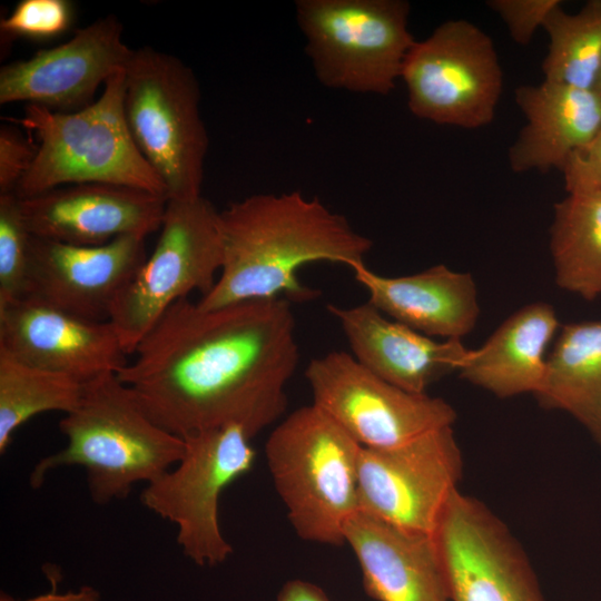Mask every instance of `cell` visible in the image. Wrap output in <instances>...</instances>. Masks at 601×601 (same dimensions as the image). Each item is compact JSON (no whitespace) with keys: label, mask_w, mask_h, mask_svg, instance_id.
<instances>
[{"label":"cell","mask_w":601,"mask_h":601,"mask_svg":"<svg viewBox=\"0 0 601 601\" xmlns=\"http://www.w3.org/2000/svg\"><path fill=\"white\" fill-rule=\"evenodd\" d=\"M451 601H545L506 524L457 490L434 532Z\"/></svg>","instance_id":"cell-13"},{"label":"cell","mask_w":601,"mask_h":601,"mask_svg":"<svg viewBox=\"0 0 601 601\" xmlns=\"http://www.w3.org/2000/svg\"><path fill=\"white\" fill-rule=\"evenodd\" d=\"M352 355L370 372L411 393L426 390L459 371L469 348L462 339H435L391 319L368 302L352 307L328 305Z\"/></svg>","instance_id":"cell-18"},{"label":"cell","mask_w":601,"mask_h":601,"mask_svg":"<svg viewBox=\"0 0 601 601\" xmlns=\"http://www.w3.org/2000/svg\"><path fill=\"white\" fill-rule=\"evenodd\" d=\"M561 3L560 0H490L486 6L502 19L513 41L526 46Z\"/></svg>","instance_id":"cell-29"},{"label":"cell","mask_w":601,"mask_h":601,"mask_svg":"<svg viewBox=\"0 0 601 601\" xmlns=\"http://www.w3.org/2000/svg\"><path fill=\"white\" fill-rule=\"evenodd\" d=\"M181 460L140 494L142 505L177 528V544L198 565H216L233 553L219 524L223 491L250 471L256 451L239 425L229 424L183 437Z\"/></svg>","instance_id":"cell-9"},{"label":"cell","mask_w":601,"mask_h":601,"mask_svg":"<svg viewBox=\"0 0 601 601\" xmlns=\"http://www.w3.org/2000/svg\"><path fill=\"white\" fill-rule=\"evenodd\" d=\"M313 404L366 449L403 445L453 426L456 412L441 397L404 391L376 376L351 353L334 351L305 370Z\"/></svg>","instance_id":"cell-11"},{"label":"cell","mask_w":601,"mask_h":601,"mask_svg":"<svg viewBox=\"0 0 601 601\" xmlns=\"http://www.w3.org/2000/svg\"><path fill=\"white\" fill-rule=\"evenodd\" d=\"M117 373L146 414L185 437L229 424L253 439L286 410L299 348L290 300L171 305Z\"/></svg>","instance_id":"cell-1"},{"label":"cell","mask_w":601,"mask_h":601,"mask_svg":"<svg viewBox=\"0 0 601 601\" xmlns=\"http://www.w3.org/2000/svg\"><path fill=\"white\" fill-rule=\"evenodd\" d=\"M72 4L67 0H21L0 22L1 31L31 38H50L72 22Z\"/></svg>","instance_id":"cell-28"},{"label":"cell","mask_w":601,"mask_h":601,"mask_svg":"<svg viewBox=\"0 0 601 601\" xmlns=\"http://www.w3.org/2000/svg\"><path fill=\"white\" fill-rule=\"evenodd\" d=\"M30 233L14 194H0V305L24 296Z\"/></svg>","instance_id":"cell-27"},{"label":"cell","mask_w":601,"mask_h":601,"mask_svg":"<svg viewBox=\"0 0 601 601\" xmlns=\"http://www.w3.org/2000/svg\"><path fill=\"white\" fill-rule=\"evenodd\" d=\"M223 265L219 211L199 196L167 200L157 244L116 302L110 322L129 355L176 302L206 295Z\"/></svg>","instance_id":"cell-8"},{"label":"cell","mask_w":601,"mask_h":601,"mask_svg":"<svg viewBox=\"0 0 601 601\" xmlns=\"http://www.w3.org/2000/svg\"><path fill=\"white\" fill-rule=\"evenodd\" d=\"M462 471L453 426L395 447H362L359 511L406 530L434 534L459 490Z\"/></svg>","instance_id":"cell-12"},{"label":"cell","mask_w":601,"mask_h":601,"mask_svg":"<svg viewBox=\"0 0 601 601\" xmlns=\"http://www.w3.org/2000/svg\"><path fill=\"white\" fill-rule=\"evenodd\" d=\"M30 233L40 238L95 246L122 236L146 238L160 229L167 198L111 184H78L19 198Z\"/></svg>","instance_id":"cell-17"},{"label":"cell","mask_w":601,"mask_h":601,"mask_svg":"<svg viewBox=\"0 0 601 601\" xmlns=\"http://www.w3.org/2000/svg\"><path fill=\"white\" fill-rule=\"evenodd\" d=\"M0 349L82 382L117 374L129 362L110 321L85 319L29 297L0 305Z\"/></svg>","instance_id":"cell-16"},{"label":"cell","mask_w":601,"mask_h":601,"mask_svg":"<svg viewBox=\"0 0 601 601\" xmlns=\"http://www.w3.org/2000/svg\"><path fill=\"white\" fill-rule=\"evenodd\" d=\"M98 591L91 587H81L76 591L56 592L50 591L23 601H99ZM0 601H18L7 594H1Z\"/></svg>","instance_id":"cell-33"},{"label":"cell","mask_w":601,"mask_h":601,"mask_svg":"<svg viewBox=\"0 0 601 601\" xmlns=\"http://www.w3.org/2000/svg\"><path fill=\"white\" fill-rule=\"evenodd\" d=\"M147 256L145 238L136 236L82 246L32 235L23 297L106 322Z\"/></svg>","instance_id":"cell-15"},{"label":"cell","mask_w":601,"mask_h":601,"mask_svg":"<svg viewBox=\"0 0 601 601\" xmlns=\"http://www.w3.org/2000/svg\"><path fill=\"white\" fill-rule=\"evenodd\" d=\"M66 446L42 457L30 485H42L49 472L85 469L91 500L100 505L127 497L137 483H150L177 464L186 444L156 424L117 374L85 383L78 406L59 422Z\"/></svg>","instance_id":"cell-3"},{"label":"cell","mask_w":601,"mask_h":601,"mask_svg":"<svg viewBox=\"0 0 601 601\" xmlns=\"http://www.w3.org/2000/svg\"><path fill=\"white\" fill-rule=\"evenodd\" d=\"M361 450L315 404L295 410L273 430L265 445L267 465L300 539L345 543V526L359 511Z\"/></svg>","instance_id":"cell-5"},{"label":"cell","mask_w":601,"mask_h":601,"mask_svg":"<svg viewBox=\"0 0 601 601\" xmlns=\"http://www.w3.org/2000/svg\"><path fill=\"white\" fill-rule=\"evenodd\" d=\"M549 37L542 62L544 79L581 89H597L601 76V0H589L569 13L562 4L546 18Z\"/></svg>","instance_id":"cell-26"},{"label":"cell","mask_w":601,"mask_h":601,"mask_svg":"<svg viewBox=\"0 0 601 601\" xmlns=\"http://www.w3.org/2000/svg\"><path fill=\"white\" fill-rule=\"evenodd\" d=\"M223 265L213 288L197 302L205 309L253 299L307 300L298 269L329 262L353 269L365 264L372 240L341 214L300 191L256 194L219 211Z\"/></svg>","instance_id":"cell-2"},{"label":"cell","mask_w":601,"mask_h":601,"mask_svg":"<svg viewBox=\"0 0 601 601\" xmlns=\"http://www.w3.org/2000/svg\"><path fill=\"white\" fill-rule=\"evenodd\" d=\"M597 90L601 92V76H600V79H599V82H598V86H597Z\"/></svg>","instance_id":"cell-34"},{"label":"cell","mask_w":601,"mask_h":601,"mask_svg":"<svg viewBox=\"0 0 601 601\" xmlns=\"http://www.w3.org/2000/svg\"><path fill=\"white\" fill-rule=\"evenodd\" d=\"M344 540L357 559L366 593L376 601H451L433 534L358 511L347 522Z\"/></svg>","instance_id":"cell-19"},{"label":"cell","mask_w":601,"mask_h":601,"mask_svg":"<svg viewBox=\"0 0 601 601\" xmlns=\"http://www.w3.org/2000/svg\"><path fill=\"white\" fill-rule=\"evenodd\" d=\"M112 14L77 30L59 46L0 69V104L27 102L57 111L91 104L98 88L126 69L134 50Z\"/></svg>","instance_id":"cell-14"},{"label":"cell","mask_w":601,"mask_h":601,"mask_svg":"<svg viewBox=\"0 0 601 601\" xmlns=\"http://www.w3.org/2000/svg\"><path fill=\"white\" fill-rule=\"evenodd\" d=\"M276 601H329L326 593L316 584L292 580L280 589Z\"/></svg>","instance_id":"cell-32"},{"label":"cell","mask_w":601,"mask_h":601,"mask_svg":"<svg viewBox=\"0 0 601 601\" xmlns=\"http://www.w3.org/2000/svg\"><path fill=\"white\" fill-rule=\"evenodd\" d=\"M550 253L556 285L585 300L601 296V191L554 204Z\"/></svg>","instance_id":"cell-24"},{"label":"cell","mask_w":601,"mask_h":601,"mask_svg":"<svg viewBox=\"0 0 601 601\" xmlns=\"http://www.w3.org/2000/svg\"><path fill=\"white\" fill-rule=\"evenodd\" d=\"M560 329L552 305L528 304L505 318L457 371L464 381L499 398L539 391L548 349Z\"/></svg>","instance_id":"cell-22"},{"label":"cell","mask_w":601,"mask_h":601,"mask_svg":"<svg viewBox=\"0 0 601 601\" xmlns=\"http://www.w3.org/2000/svg\"><path fill=\"white\" fill-rule=\"evenodd\" d=\"M199 105L198 80L183 60L151 47L134 50L125 69V119L167 200L203 196L209 138Z\"/></svg>","instance_id":"cell-6"},{"label":"cell","mask_w":601,"mask_h":601,"mask_svg":"<svg viewBox=\"0 0 601 601\" xmlns=\"http://www.w3.org/2000/svg\"><path fill=\"white\" fill-rule=\"evenodd\" d=\"M401 78L414 116L464 129L493 120L503 87L492 39L464 19L447 20L416 40Z\"/></svg>","instance_id":"cell-10"},{"label":"cell","mask_w":601,"mask_h":601,"mask_svg":"<svg viewBox=\"0 0 601 601\" xmlns=\"http://www.w3.org/2000/svg\"><path fill=\"white\" fill-rule=\"evenodd\" d=\"M85 383L30 365L0 349V453H6L16 431L36 415L73 411Z\"/></svg>","instance_id":"cell-25"},{"label":"cell","mask_w":601,"mask_h":601,"mask_svg":"<svg viewBox=\"0 0 601 601\" xmlns=\"http://www.w3.org/2000/svg\"><path fill=\"white\" fill-rule=\"evenodd\" d=\"M296 19L317 80L357 93L388 95L415 43L405 0H298Z\"/></svg>","instance_id":"cell-7"},{"label":"cell","mask_w":601,"mask_h":601,"mask_svg":"<svg viewBox=\"0 0 601 601\" xmlns=\"http://www.w3.org/2000/svg\"><path fill=\"white\" fill-rule=\"evenodd\" d=\"M125 69L102 93L75 111L27 105L14 120L37 138L35 159L14 190L19 198L78 184H111L167 198L166 188L136 147L124 112Z\"/></svg>","instance_id":"cell-4"},{"label":"cell","mask_w":601,"mask_h":601,"mask_svg":"<svg viewBox=\"0 0 601 601\" xmlns=\"http://www.w3.org/2000/svg\"><path fill=\"white\" fill-rule=\"evenodd\" d=\"M562 173L568 194L601 191V128L570 157Z\"/></svg>","instance_id":"cell-31"},{"label":"cell","mask_w":601,"mask_h":601,"mask_svg":"<svg viewBox=\"0 0 601 601\" xmlns=\"http://www.w3.org/2000/svg\"><path fill=\"white\" fill-rule=\"evenodd\" d=\"M352 270L367 290L370 304L426 336L462 339L477 323V288L470 273L443 264L398 277L378 275L365 264Z\"/></svg>","instance_id":"cell-20"},{"label":"cell","mask_w":601,"mask_h":601,"mask_svg":"<svg viewBox=\"0 0 601 601\" xmlns=\"http://www.w3.org/2000/svg\"><path fill=\"white\" fill-rule=\"evenodd\" d=\"M534 396L570 414L601 445V319L560 327Z\"/></svg>","instance_id":"cell-23"},{"label":"cell","mask_w":601,"mask_h":601,"mask_svg":"<svg viewBox=\"0 0 601 601\" xmlns=\"http://www.w3.org/2000/svg\"><path fill=\"white\" fill-rule=\"evenodd\" d=\"M515 102L526 122L509 149L516 173L563 170L601 128V92L543 80L522 85Z\"/></svg>","instance_id":"cell-21"},{"label":"cell","mask_w":601,"mask_h":601,"mask_svg":"<svg viewBox=\"0 0 601 601\" xmlns=\"http://www.w3.org/2000/svg\"><path fill=\"white\" fill-rule=\"evenodd\" d=\"M36 144L13 126L0 128V194H13L29 170Z\"/></svg>","instance_id":"cell-30"}]
</instances>
